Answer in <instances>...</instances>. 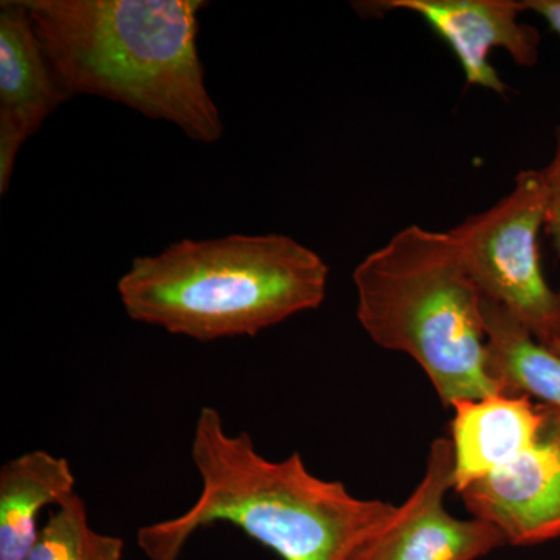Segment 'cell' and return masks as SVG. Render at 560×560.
I'll list each match as a JSON object with an SVG mask.
<instances>
[{
	"label": "cell",
	"instance_id": "6da1fadb",
	"mask_svg": "<svg viewBox=\"0 0 560 560\" xmlns=\"http://www.w3.org/2000/svg\"><path fill=\"white\" fill-rule=\"evenodd\" d=\"M66 97L95 95L217 142L198 51L202 0H22Z\"/></svg>",
	"mask_w": 560,
	"mask_h": 560
},
{
	"label": "cell",
	"instance_id": "7a4b0ae2",
	"mask_svg": "<svg viewBox=\"0 0 560 560\" xmlns=\"http://www.w3.org/2000/svg\"><path fill=\"white\" fill-rule=\"evenodd\" d=\"M191 460L200 495L179 517L140 530L149 558L183 551L202 526L230 523L282 560H348L397 508L357 499L342 482L316 477L300 453L265 458L248 433H230L212 407L195 422Z\"/></svg>",
	"mask_w": 560,
	"mask_h": 560
},
{
	"label": "cell",
	"instance_id": "3957f363",
	"mask_svg": "<svg viewBox=\"0 0 560 560\" xmlns=\"http://www.w3.org/2000/svg\"><path fill=\"white\" fill-rule=\"evenodd\" d=\"M327 280L323 257L289 235L234 234L138 257L117 290L132 320L210 342L256 337L315 311Z\"/></svg>",
	"mask_w": 560,
	"mask_h": 560
},
{
	"label": "cell",
	"instance_id": "277c9868",
	"mask_svg": "<svg viewBox=\"0 0 560 560\" xmlns=\"http://www.w3.org/2000/svg\"><path fill=\"white\" fill-rule=\"evenodd\" d=\"M352 279L368 337L411 357L444 407L503 394L488 371L481 291L447 231L404 228L364 257Z\"/></svg>",
	"mask_w": 560,
	"mask_h": 560
},
{
	"label": "cell",
	"instance_id": "5b68a950",
	"mask_svg": "<svg viewBox=\"0 0 560 560\" xmlns=\"http://www.w3.org/2000/svg\"><path fill=\"white\" fill-rule=\"evenodd\" d=\"M544 230V178L540 171L526 168L515 176L510 194L447 232L482 298L506 308L550 346L560 338V294L541 270Z\"/></svg>",
	"mask_w": 560,
	"mask_h": 560
},
{
	"label": "cell",
	"instance_id": "8992f818",
	"mask_svg": "<svg viewBox=\"0 0 560 560\" xmlns=\"http://www.w3.org/2000/svg\"><path fill=\"white\" fill-rule=\"evenodd\" d=\"M451 440L431 444L427 470L410 499L348 560H477L506 544L503 534L480 518L460 521L445 510L455 486Z\"/></svg>",
	"mask_w": 560,
	"mask_h": 560
},
{
	"label": "cell",
	"instance_id": "52a82bcc",
	"mask_svg": "<svg viewBox=\"0 0 560 560\" xmlns=\"http://www.w3.org/2000/svg\"><path fill=\"white\" fill-rule=\"evenodd\" d=\"M355 9L368 14H416L451 47L467 86L503 97L510 88L490 65L493 50H506L522 68H534L539 62L541 36L522 21L526 13L523 0H375L355 3Z\"/></svg>",
	"mask_w": 560,
	"mask_h": 560
},
{
	"label": "cell",
	"instance_id": "ba28073f",
	"mask_svg": "<svg viewBox=\"0 0 560 560\" xmlns=\"http://www.w3.org/2000/svg\"><path fill=\"white\" fill-rule=\"evenodd\" d=\"M471 517L495 526L506 544L529 547L560 537V410L534 447L459 493Z\"/></svg>",
	"mask_w": 560,
	"mask_h": 560
},
{
	"label": "cell",
	"instance_id": "9c48e42d",
	"mask_svg": "<svg viewBox=\"0 0 560 560\" xmlns=\"http://www.w3.org/2000/svg\"><path fill=\"white\" fill-rule=\"evenodd\" d=\"M22 0L0 3V194L18 154L44 120L68 102Z\"/></svg>",
	"mask_w": 560,
	"mask_h": 560
},
{
	"label": "cell",
	"instance_id": "30bf717a",
	"mask_svg": "<svg viewBox=\"0 0 560 560\" xmlns=\"http://www.w3.org/2000/svg\"><path fill=\"white\" fill-rule=\"evenodd\" d=\"M452 408L453 489L458 493L534 447L552 410L510 394L459 400Z\"/></svg>",
	"mask_w": 560,
	"mask_h": 560
},
{
	"label": "cell",
	"instance_id": "8fae6325",
	"mask_svg": "<svg viewBox=\"0 0 560 560\" xmlns=\"http://www.w3.org/2000/svg\"><path fill=\"white\" fill-rule=\"evenodd\" d=\"M69 460L46 451L24 453L0 469V560H27L38 540L40 512L77 495Z\"/></svg>",
	"mask_w": 560,
	"mask_h": 560
},
{
	"label": "cell",
	"instance_id": "7c38bea8",
	"mask_svg": "<svg viewBox=\"0 0 560 560\" xmlns=\"http://www.w3.org/2000/svg\"><path fill=\"white\" fill-rule=\"evenodd\" d=\"M488 371L501 393L536 397L560 410V355L537 340L506 308L482 298Z\"/></svg>",
	"mask_w": 560,
	"mask_h": 560
},
{
	"label": "cell",
	"instance_id": "4fadbf2b",
	"mask_svg": "<svg viewBox=\"0 0 560 560\" xmlns=\"http://www.w3.org/2000/svg\"><path fill=\"white\" fill-rule=\"evenodd\" d=\"M124 540L92 528L77 493L51 512L27 560H124Z\"/></svg>",
	"mask_w": 560,
	"mask_h": 560
},
{
	"label": "cell",
	"instance_id": "5bb4252c",
	"mask_svg": "<svg viewBox=\"0 0 560 560\" xmlns=\"http://www.w3.org/2000/svg\"><path fill=\"white\" fill-rule=\"evenodd\" d=\"M540 172L545 189V231L560 257V119L555 131V151Z\"/></svg>",
	"mask_w": 560,
	"mask_h": 560
},
{
	"label": "cell",
	"instance_id": "9a60e30c",
	"mask_svg": "<svg viewBox=\"0 0 560 560\" xmlns=\"http://www.w3.org/2000/svg\"><path fill=\"white\" fill-rule=\"evenodd\" d=\"M526 13L536 14L560 36V0H523Z\"/></svg>",
	"mask_w": 560,
	"mask_h": 560
},
{
	"label": "cell",
	"instance_id": "2e32d148",
	"mask_svg": "<svg viewBox=\"0 0 560 560\" xmlns=\"http://www.w3.org/2000/svg\"><path fill=\"white\" fill-rule=\"evenodd\" d=\"M179 556L178 552H168V555L158 556V558L151 560H178Z\"/></svg>",
	"mask_w": 560,
	"mask_h": 560
},
{
	"label": "cell",
	"instance_id": "e0dca14e",
	"mask_svg": "<svg viewBox=\"0 0 560 560\" xmlns=\"http://www.w3.org/2000/svg\"><path fill=\"white\" fill-rule=\"evenodd\" d=\"M550 348L560 355V338H558V340L552 341Z\"/></svg>",
	"mask_w": 560,
	"mask_h": 560
}]
</instances>
